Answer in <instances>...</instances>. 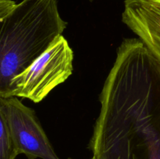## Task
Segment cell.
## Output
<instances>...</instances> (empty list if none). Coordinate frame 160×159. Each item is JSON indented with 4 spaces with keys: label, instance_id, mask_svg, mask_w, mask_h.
<instances>
[{
    "label": "cell",
    "instance_id": "2",
    "mask_svg": "<svg viewBox=\"0 0 160 159\" xmlns=\"http://www.w3.org/2000/svg\"><path fill=\"white\" fill-rule=\"evenodd\" d=\"M0 98L10 81L45 52L67 26L58 0H0Z\"/></svg>",
    "mask_w": 160,
    "mask_h": 159
},
{
    "label": "cell",
    "instance_id": "5",
    "mask_svg": "<svg viewBox=\"0 0 160 159\" xmlns=\"http://www.w3.org/2000/svg\"><path fill=\"white\" fill-rule=\"evenodd\" d=\"M122 20L160 65V0H124Z\"/></svg>",
    "mask_w": 160,
    "mask_h": 159
},
{
    "label": "cell",
    "instance_id": "4",
    "mask_svg": "<svg viewBox=\"0 0 160 159\" xmlns=\"http://www.w3.org/2000/svg\"><path fill=\"white\" fill-rule=\"evenodd\" d=\"M0 116L6 121L20 154L28 159H59L35 112L17 97L0 98Z\"/></svg>",
    "mask_w": 160,
    "mask_h": 159
},
{
    "label": "cell",
    "instance_id": "8",
    "mask_svg": "<svg viewBox=\"0 0 160 159\" xmlns=\"http://www.w3.org/2000/svg\"><path fill=\"white\" fill-rule=\"evenodd\" d=\"M88 1H90V2H93L94 0H88Z\"/></svg>",
    "mask_w": 160,
    "mask_h": 159
},
{
    "label": "cell",
    "instance_id": "3",
    "mask_svg": "<svg viewBox=\"0 0 160 159\" xmlns=\"http://www.w3.org/2000/svg\"><path fill=\"white\" fill-rule=\"evenodd\" d=\"M73 58L69 42L61 35L31 65L11 80L6 98L17 97L40 102L71 76Z\"/></svg>",
    "mask_w": 160,
    "mask_h": 159
},
{
    "label": "cell",
    "instance_id": "7",
    "mask_svg": "<svg viewBox=\"0 0 160 159\" xmlns=\"http://www.w3.org/2000/svg\"><path fill=\"white\" fill-rule=\"evenodd\" d=\"M91 159H100V158H98V157H93V156H92V157Z\"/></svg>",
    "mask_w": 160,
    "mask_h": 159
},
{
    "label": "cell",
    "instance_id": "6",
    "mask_svg": "<svg viewBox=\"0 0 160 159\" xmlns=\"http://www.w3.org/2000/svg\"><path fill=\"white\" fill-rule=\"evenodd\" d=\"M20 150L2 117L0 116V159H16Z\"/></svg>",
    "mask_w": 160,
    "mask_h": 159
},
{
    "label": "cell",
    "instance_id": "9",
    "mask_svg": "<svg viewBox=\"0 0 160 159\" xmlns=\"http://www.w3.org/2000/svg\"><path fill=\"white\" fill-rule=\"evenodd\" d=\"M67 159H72V158H67Z\"/></svg>",
    "mask_w": 160,
    "mask_h": 159
},
{
    "label": "cell",
    "instance_id": "1",
    "mask_svg": "<svg viewBox=\"0 0 160 159\" xmlns=\"http://www.w3.org/2000/svg\"><path fill=\"white\" fill-rule=\"evenodd\" d=\"M88 143L100 159H160V65L139 38L117 50Z\"/></svg>",
    "mask_w": 160,
    "mask_h": 159
}]
</instances>
